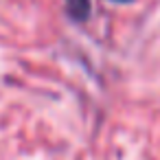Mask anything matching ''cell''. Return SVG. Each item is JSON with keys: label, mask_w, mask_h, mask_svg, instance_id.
<instances>
[{"label": "cell", "mask_w": 160, "mask_h": 160, "mask_svg": "<svg viewBox=\"0 0 160 160\" xmlns=\"http://www.w3.org/2000/svg\"><path fill=\"white\" fill-rule=\"evenodd\" d=\"M121 2H123V0H121Z\"/></svg>", "instance_id": "7a4b0ae2"}, {"label": "cell", "mask_w": 160, "mask_h": 160, "mask_svg": "<svg viewBox=\"0 0 160 160\" xmlns=\"http://www.w3.org/2000/svg\"><path fill=\"white\" fill-rule=\"evenodd\" d=\"M66 7H68L70 16L79 18V20H83L90 13V2H88V0H66Z\"/></svg>", "instance_id": "6da1fadb"}]
</instances>
